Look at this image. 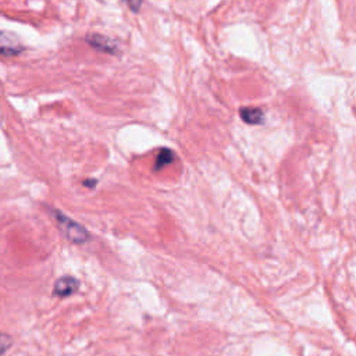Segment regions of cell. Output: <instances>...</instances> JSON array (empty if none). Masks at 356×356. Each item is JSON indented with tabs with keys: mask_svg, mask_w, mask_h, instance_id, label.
Returning <instances> with one entry per match:
<instances>
[{
	"mask_svg": "<svg viewBox=\"0 0 356 356\" xmlns=\"http://www.w3.org/2000/svg\"><path fill=\"white\" fill-rule=\"evenodd\" d=\"M50 211H51V214H53V217L56 220V224L58 225L60 231L65 235V238L68 241H71L74 243H85L89 239L88 231L81 224H78L72 218H70L65 214H63L60 210L51 209Z\"/></svg>",
	"mask_w": 356,
	"mask_h": 356,
	"instance_id": "6da1fadb",
	"label": "cell"
},
{
	"mask_svg": "<svg viewBox=\"0 0 356 356\" xmlns=\"http://www.w3.org/2000/svg\"><path fill=\"white\" fill-rule=\"evenodd\" d=\"M83 185H86V186H93V185H96V181H85Z\"/></svg>",
	"mask_w": 356,
	"mask_h": 356,
	"instance_id": "9c48e42d",
	"label": "cell"
},
{
	"mask_svg": "<svg viewBox=\"0 0 356 356\" xmlns=\"http://www.w3.org/2000/svg\"><path fill=\"white\" fill-rule=\"evenodd\" d=\"M22 51V44L17 35L8 31L0 32V54L11 57L17 56Z\"/></svg>",
	"mask_w": 356,
	"mask_h": 356,
	"instance_id": "7a4b0ae2",
	"label": "cell"
},
{
	"mask_svg": "<svg viewBox=\"0 0 356 356\" xmlns=\"http://www.w3.org/2000/svg\"><path fill=\"white\" fill-rule=\"evenodd\" d=\"M241 118L248 124H261L264 121V113L260 108H241Z\"/></svg>",
	"mask_w": 356,
	"mask_h": 356,
	"instance_id": "5b68a950",
	"label": "cell"
},
{
	"mask_svg": "<svg viewBox=\"0 0 356 356\" xmlns=\"http://www.w3.org/2000/svg\"><path fill=\"white\" fill-rule=\"evenodd\" d=\"M78 286H79V282L76 278L71 277V275H64L61 278H58L56 282H54V288H53V293L56 296H60V298H65V296H70L72 295L74 292L78 291Z\"/></svg>",
	"mask_w": 356,
	"mask_h": 356,
	"instance_id": "3957f363",
	"label": "cell"
},
{
	"mask_svg": "<svg viewBox=\"0 0 356 356\" xmlns=\"http://www.w3.org/2000/svg\"><path fill=\"white\" fill-rule=\"evenodd\" d=\"M13 345V338L8 334L0 332V356L6 353V350Z\"/></svg>",
	"mask_w": 356,
	"mask_h": 356,
	"instance_id": "52a82bcc",
	"label": "cell"
},
{
	"mask_svg": "<svg viewBox=\"0 0 356 356\" xmlns=\"http://www.w3.org/2000/svg\"><path fill=\"white\" fill-rule=\"evenodd\" d=\"M86 42L100 50V51H104V53H110V54H115L118 51V47H117V43L107 38V36H103V35H99V33H90L86 36Z\"/></svg>",
	"mask_w": 356,
	"mask_h": 356,
	"instance_id": "277c9868",
	"label": "cell"
},
{
	"mask_svg": "<svg viewBox=\"0 0 356 356\" xmlns=\"http://www.w3.org/2000/svg\"><path fill=\"white\" fill-rule=\"evenodd\" d=\"M140 4H142V3H128V6L132 7L134 11H138V7H140Z\"/></svg>",
	"mask_w": 356,
	"mask_h": 356,
	"instance_id": "ba28073f",
	"label": "cell"
},
{
	"mask_svg": "<svg viewBox=\"0 0 356 356\" xmlns=\"http://www.w3.org/2000/svg\"><path fill=\"white\" fill-rule=\"evenodd\" d=\"M172 159H174L172 152H171L170 149H163V150L159 153L157 159H156V167H154V170H160V168L165 167L167 164H170V163L172 161Z\"/></svg>",
	"mask_w": 356,
	"mask_h": 356,
	"instance_id": "8992f818",
	"label": "cell"
}]
</instances>
